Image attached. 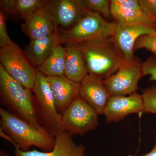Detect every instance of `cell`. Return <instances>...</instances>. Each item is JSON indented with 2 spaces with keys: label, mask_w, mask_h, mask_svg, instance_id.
I'll use <instances>...</instances> for the list:
<instances>
[{
  "label": "cell",
  "mask_w": 156,
  "mask_h": 156,
  "mask_svg": "<svg viewBox=\"0 0 156 156\" xmlns=\"http://www.w3.org/2000/svg\"><path fill=\"white\" fill-rule=\"evenodd\" d=\"M142 63L137 57L125 60L116 73L104 80L111 96H126L136 92L138 82L143 76Z\"/></svg>",
  "instance_id": "8"
},
{
  "label": "cell",
  "mask_w": 156,
  "mask_h": 156,
  "mask_svg": "<svg viewBox=\"0 0 156 156\" xmlns=\"http://www.w3.org/2000/svg\"><path fill=\"white\" fill-rule=\"evenodd\" d=\"M34 103L40 122L55 136L63 130L62 115L56 110L53 94L47 76L37 70L33 89Z\"/></svg>",
  "instance_id": "5"
},
{
  "label": "cell",
  "mask_w": 156,
  "mask_h": 156,
  "mask_svg": "<svg viewBox=\"0 0 156 156\" xmlns=\"http://www.w3.org/2000/svg\"><path fill=\"white\" fill-rule=\"evenodd\" d=\"M31 91L13 79L0 64V98L10 113L38 128H44L34 106Z\"/></svg>",
  "instance_id": "3"
},
{
  "label": "cell",
  "mask_w": 156,
  "mask_h": 156,
  "mask_svg": "<svg viewBox=\"0 0 156 156\" xmlns=\"http://www.w3.org/2000/svg\"><path fill=\"white\" fill-rule=\"evenodd\" d=\"M78 44L89 74L103 80L116 73L125 59L113 37L88 40Z\"/></svg>",
  "instance_id": "2"
},
{
  "label": "cell",
  "mask_w": 156,
  "mask_h": 156,
  "mask_svg": "<svg viewBox=\"0 0 156 156\" xmlns=\"http://www.w3.org/2000/svg\"><path fill=\"white\" fill-rule=\"evenodd\" d=\"M112 18L117 23L129 25H142L156 30V24L142 12L128 6L117 3L116 0L111 1Z\"/></svg>",
  "instance_id": "18"
},
{
  "label": "cell",
  "mask_w": 156,
  "mask_h": 156,
  "mask_svg": "<svg viewBox=\"0 0 156 156\" xmlns=\"http://www.w3.org/2000/svg\"><path fill=\"white\" fill-rule=\"evenodd\" d=\"M144 13L156 24V0H139Z\"/></svg>",
  "instance_id": "26"
},
{
  "label": "cell",
  "mask_w": 156,
  "mask_h": 156,
  "mask_svg": "<svg viewBox=\"0 0 156 156\" xmlns=\"http://www.w3.org/2000/svg\"><path fill=\"white\" fill-rule=\"evenodd\" d=\"M155 30L142 25L117 23L114 40L120 52L127 61L135 57L134 48L136 40L141 36L154 33Z\"/></svg>",
  "instance_id": "13"
},
{
  "label": "cell",
  "mask_w": 156,
  "mask_h": 156,
  "mask_svg": "<svg viewBox=\"0 0 156 156\" xmlns=\"http://www.w3.org/2000/svg\"><path fill=\"white\" fill-rule=\"evenodd\" d=\"M47 0H17V14L24 20L46 5Z\"/></svg>",
  "instance_id": "20"
},
{
  "label": "cell",
  "mask_w": 156,
  "mask_h": 156,
  "mask_svg": "<svg viewBox=\"0 0 156 156\" xmlns=\"http://www.w3.org/2000/svg\"><path fill=\"white\" fill-rule=\"evenodd\" d=\"M48 4L57 32L59 27L71 28L88 10L85 0H54Z\"/></svg>",
  "instance_id": "9"
},
{
  "label": "cell",
  "mask_w": 156,
  "mask_h": 156,
  "mask_svg": "<svg viewBox=\"0 0 156 156\" xmlns=\"http://www.w3.org/2000/svg\"><path fill=\"white\" fill-rule=\"evenodd\" d=\"M144 113L156 115V84L142 90Z\"/></svg>",
  "instance_id": "21"
},
{
  "label": "cell",
  "mask_w": 156,
  "mask_h": 156,
  "mask_svg": "<svg viewBox=\"0 0 156 156\" xmlns=\"http://www.w3.org/2000/svg\"><path fill=\"white\" fill-rule=\"evenodd\" d=\"M80 96L98 115L103 114L111 97L104 80L89 74L80 83Z\"/></svg>",
  "instance_id": "11"
},
{
  "label": "cell",
  "mask_w": 156,
  "mask_h": 156,
  "mask_svg": "<svg viewBox=\"0 0 156 156\" xmlns=\"http://www.w3.org/2000/svg\"><path fill=\"white\" fill-rule=\"evenodd\" d=\"M6 15L4 11L0 10V48L11 44V41L8 34L6 26Z\"/></svg>",
  "instance_id": "25"
},
{
  "label": "cell",
  "mask_w": 156,
  "mask_h": 156,
  "mask_svg": "<svg viewBox=\"0 0 156 156\" xmlns=\"http://www.w3.org/2000/svg\"><path fill=\"white\" fill-rule=\"evenodd\" d=\"M65 76L69 80L80 83L89 74L83 55L78 44H66Z\"/></svg>",
  "instance_id": "16"
},
{
  "label": "cell",
  "mask_w": 156,
  "mask_h": 156,
  "mask_svg": "<svg viewBox=\"0 0 156 156\" xmlns=\"http://www.w3.org/2000/svg\"><path fill=\"white\" fill-rule=\"evenodd\" d=\"M56 110L61 115L80 96V83L74 82L65 76H47Z\"/></svg>",
  "instance_id": "14"
},
{
  "label": "cell",
  "mask_w": 156,
  "mask_h": 156,
  "mask_svg": "<svg viewBox=\"0 0 156 156\" xmlns=\"http://www.w3.org/2000/svg\"><path fill=\"white\" fill-rule=\"evenodd\" d=\"M98 115L92 107L78 98L62 115L63 130L72 136H83L97 128Z\"/></svg>",
  "instance_id": "7"
},
{
  "label": "cell",
  "mask_w": 156,
  "mask_h": 156,
  "mask_svg": "<svg viewBox=\"0 0 156 156\" xmlns=\"http://www.w3.org/2000/svg\"><path fill=\"white\" fill-rule=\"evenodd\" d=\"M0 62L11 76L26 89L32 91L37 69L17 44L13 42L0 48Z\"/></svg>",
  "instance_id": "6"
},
{
  "label": "cell",
  "mask_w": 156,
  "mask_h": 156,
  "mask_svg": "<svg viewBox=\"0 0 156 156\" xmlns=\"http://www.w3.org/2000/svg\"><path fill=\"white\" fill-rule=\"evenodd\" d=\"M117 23L107 21L99 13L88 10L73 27L58 30L59 44H76L93 40L113 37Z\"/></svg>",
  "instance_id": "4"
},
{
  "label": "cell",
  "mask_w": 156,
  "mask_h": 156,
  "mask_svg": "<svg viewBox=\"0 0 156 156\" xmlns=\"http://www.w3.org/2000/svg\"><path fill=\"white\" fill-rule=\"evenodd\" d=\"M143 75L150 76L149 80L156 81V56H150L142 63Z\"/></svg>",
  "instance_id": "24"
},
{
  "label": "cell",
  "mask_w": 156,
  "mask_h": 156,
  "mask_svg": "<svg viewBox=\"0 0 156 156\" xmlns=\"http://www.w3.org/2000/svg\"><path fill=\"white\" fill-rule=\"evenodd\" d=\"M55 144L52 150L44 152L34 149L28 151L20 150L15 144V156H85L86 148L83 144L78 145L70 134L64 130L55 135Z\"/></svg>",
  "instance_id": "12"
},
{
  "label": "cell",
  "mask_w": 156,
  "mask_h": 156,
  "mask_svg": "<svg viewBox=\"0 0 156 156\" xmlns=\"http://www.w3.org/2000/svg\"><path fill=\"white\" fill-rule=\"evenodd\" d=\"M87 9L99 13L106 18H112L111 1L108 0H85Z\"/></svg>",
  "instance_id": "22"
},
{
  "label": "cell",
  "mask_w": 156,
  "mask_h": 156,
  "mask_svg": "<svg viewBox=\"0 0 156 156\" xmlns=\"http://www.w3.org/2000/svg\"><path fill=\"white\" fill-rule=\"evenodd\" d=\"M48 3L49 2L36 13L25 20L21 25L23 32L30 40L57 33Z\"/></svg>",
  "instance_id": "15"
},
{
  "label": "cell",
  "mask_w": 156,
  "mask_h": 156,
  "mask_svg": "<svg viewBox=\"0 0 156 156\" xmlns=\"http://www.w3.org/2000/svg\"><path fill=\"white\" fill-rule=\"evenodd\" d=\"M66 53L65 47L58 44L45 61L37 68V69L46 76H64Z\"/></svg>",
  "instance_id": "19"
},
{
  "label": "cell",
  "mask_w": 156,
  "mask_h": 156,
  "mask_svg": "<svg viewBox=\"0 0 156 156\" xmlns=\"http://www.w3.org/2000/svg\"><path fill=\"white\" fill-rule=\"evenodd\" d=\"M58 44V33H55L44 37L30 40L24 51L31 63L37 68L45 61Z\"/></svg>",
  "instance_id": "17"
},
{
  "label": "cell",
  "mask_w": 156,
  "mask_h": 156,
  "mask_svg": "<svg viewBox=\"0 0 156 156\" xmlns=\"http://www.w3.org/2000/svg\"><path fill=\"white\" fill-rule=\"evenodd\" d=\"M0 4L5 14H17V0H2L0 1Z\"/></svg>",
  "instance_id": "27"
},
{
  "label": "cell",
  "mask_w": 156,
  "mask_h": 156,
  "mask_svg": "<svg viewBox=\"0 0 156 156\" xmlns=\"http://www.w3.org/2000/svg\"><path fill=\"white\" fill-rule=\"evenodd\" d=\"M144 113L142 95L111 96L104 110L107 122H116L132 114Z\"/></svg>",
  "instance_id": "10"
},
{
  "label": "cell",
  "mask_w": 156,
  "mask_h": 156,
  "mask_svg": "<svg viewBox=\"0 0 156 156\" xmlns=\"http://www.w3.org/2000/svg\"><path fill=\"white\" fill-rule=\"evenodd\" d=\"M144 49L156 56V31L151 34H145L140 37L136 40L134 51Z\"/></svg>",
  "instance_id": "23"
},
{
  "label": "cell",
  "mask_w": 156,
  "mask_h": 156,
  "mask_svg": "<svg viewBox=\"0 0 156 156\" xmlns=\"http://www.w3.org/2000/svg\"><path fill=\"white\" fill-rule=\"evenodd\" d=\"M0 116L1 137L17 146L20 150L28 151L32 147L39 148L44 152L53 149L55 136L46 128H37L2 107Z\"/></svg>",
  "instance_id": "1"
},
{
  "label": "cell",
  "mask_w": 156,
  "mask_h": 156,
  "mask_svg": "<svg viewBox=\"0 0 156 156\" xmlns=\"http://www.w3.org/2000/svg\"><path fill=\"white\" fill-rule=\"evenodd\" d=\"M128 156H136L135 155H129ZM142 156H156V144L154 145L152 149L150 152Z\"/></svg>",
  "instance_id": "28"
}]
</instances>
